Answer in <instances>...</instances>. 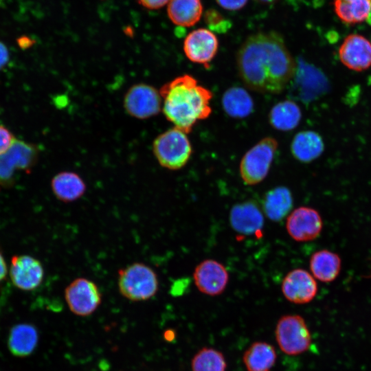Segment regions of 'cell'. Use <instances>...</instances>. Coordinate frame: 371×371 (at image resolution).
Listing matches in <instances>:
<instances>
[{"mask_svg": "<svg viewBox=\"0 0 371 371\" xmlns=\"http://www.w3.org/2000/svg\"><path fill=\"white\" fill-rule=\"evenodd\" d=\"M302 119L300 106L293 101L286 100L276 104L269 113V121L273 128L288 131L297 126Z\"/></svg>", "mask_w": 371, "mask_h": 371, "instance_id": "cell-24", "label": "cell"}, {"mask_svg": "<svg viewBox=\"0 0 371 371\" xmlns=\"http://www.w3.org/2000/svg\"><path fill=\"white\" fill-rule=\"evenodd\" d=\"M153 152L161 166L177 170L187 164L192 155V148L187 133L173 127L155 139Z\"/></svg>", "mask_w": 371, "mask_h": 371, "instance_id": "cell-4", "label": "cell"}, {"mask_svg": "<svg viewBox=\"0 0 371 371\" xmlns=\"http://www.w3.org/2000/svg\"><path fill=\"white\" fill-rule=\"evenodd\" d=\"M255 1L265 5H270L278 2L279 0H254Z\"/></svg>", "mask_w": 371, "mask_h": 371, "instance_id": "cell-35", "label": "cell"}, {"mask_svg": "<svg viewBox=\"0 0 371 371\" xmlns=\"http://www.w3.org/2000/svg\"><path fill=\"white\" fill-rule=\"evenodd\" d=\"M322 228L321 215L317 210L311 207H297L286 218V231L297 242L315 240L320 235Z\"/></svg>", "mask_w": 371, "mask_h": 371, "instance_id": "cell-10", "label": "cell"}, {"mask_svg": "<svg viewBox=\"0 0 371 371\" xmlns=\"http://www.w3.org/2000/svg\"><path fill=\"white\" fill-rule=\"evenodd\" d=\"M38 150L35 145L16 139L9 150L0 155V185L13 183L16 169L30 170L36 164Z\"/></svg>", "mask_w": 371, "mask_h": 371, "instance_id": "cell-8", "label": "cell"}, {"mask_svg": "<svg viewBox=\"0 0 371 371\" xmlns=\"http://www.w3.org/2000/svg\"><path fill=\"white\" fill-rule=\"evenodd\" d=\"M203 8L201 0H170L167 13L175 25L191 27L200 20Z\"/></svg>", "mask_w": 371, "mask_h": 371, "instance_id": "cell-21", "label": "cell"}, {"mask_svg": "<svg viewBox=\"0 0 371 371\" xmlns=\"http://www.w3.org/2000/svg\"><path fill=\"white\" fill-rule=\"evenodd\" d=\"M313 276L320 282L329 283L339 276L341 268L340 256L328 249H321L311 256L309 262Z\"/></svg>", "mask_w": 371, "mask_h": 371, "instance_id": "cell-20", "label": "cell"}, {"mask_svg": "<svg viewBox=\"0 0 371 371\" xmlns=\"http://www.w3.org/2000/svg\"><path fill=\"white\" fill-rule=\"evenodd\" d=\"M275 334L280 350L288 355H297L306 352L311 343L306 322L299 315L281 317L277 323Z\"/></svg>", "mask_w": 371, "mask_h": 371, "instance_id": "cell-6", "label": "cell"}, {"mask_svg": "<svg viewBox=\"0 0 371 371\" xmlns=\"http://www.w3.org/2000/svg\"><path fill=\"white\" fill-rule=\"evenodd\" d=\"M278 147L275 138L266 137L245 153L239 165L240 175L245 184L256 185L266 178Z\"/></svg>", "mask_w": 371, "mask_h": 371, "instance_id": "cell-5", "label": "cell"}, {"mask_svg": "<svg viewBox=\"0 0 371 371\" xmlns=\"http://www.w3.org/2000/svg\"><path fill=\"white\" fill-rule=\"evenodd\" d=\"M161 109L166 119L187 134L211 113L212 93L196 78L183 74L166 82L159 89Z\"/></svg>", "mask_w": 371, "mask_h": 371, "instance_id": "cell-2", "label": "cell"}, {"mask_svg": "<svg viewBox=\"0 0 371 371\" xmlns=\"http://www.w3.org/2000/svg\"><path fill=\"white\" fill-rule=\"evenodd\" d=\"M369 278H371V273H370V275L369 276Z\"/></svg>", "mask_w": 371, "mask_h": 371, "instance_id": "cell-36", "label": "cell"}, {"mask_svg": "<svg viewBox=\"0 0 371 371\" xmlns=\"http://www.w3.org/2000/svg\"><path fill=\"white\" fill-rule=\"evenodd\" d=\"M117 286L120 294L133 302L146 301L159 289L157 273L143 262H133L118 271Z\"/></svg>", "mask_w": 371, "mask_h": 371, "instance_id": "cell-3", "label": "cell"}, {"mask_svg": "<svg viewBox=\"0 0 371 371\" xmlns=\"http://www.w3.org/2000/svg\"><path fill=\"white\" fill-rule=\"evenodd\" d=\"M8 267L6 262L0 252V282H1L7 276Z\"/></svg>", "mask_w": 371, "mask_h": 371, "instance_id": "cell-33", "label": "cell"}, {"mask_svg": "<svg viewBox=\"0 0 371 371\" xmlns=\"http://www.w3.org/2000/svg\"><path fill=\"white\" fill-rule=\"evenodd\" d=\"M334 9L343 23L357 24L371 17V0H334Z\"/></svg>", "mask_w": 371, "mask_h": 371, "instance_id": "cell-26", "label": "cell"}, {"mask_svg": "<svg viewBox=\"0 0 371 371\" xmlns=\"http://www.w3.org/2000/svg\"><path fill=\"white\" fill-rule=\"evenodd\" d=\"M204 20L211 31L219 33L227 32L232 26L230 21L215 9H209L204 14Z\"/></svg>", "mask_w": 371, "mask_h": 371, "instance_id": "cell-28", "label": "cell"}, {"mask_svg": "<svg viewBox=\"0 0 371 371\" xmlns=\"http://www.w3.org/2000/svg\"><path fill=\"white\" fill-rule=\"evenodd\" d=\"M223 8L227 10H238L243 8L248 0H216Z\"/></svg>", "mask_w": 371, "mask_h": 371, "instance_id": "cell-30", "label": "cell"}, {"mask_svg": "<svg viewBox=\"0 0 371 371\" xmlns=\"http://www.w3.org/2000/svg\"><path fill=\"white\" fill-rule=\"evenodd\" d=\"M232 227L239 234L250 235L260 231L264 223L262 213L253 201L234 205L229 213Z\"/></svg>", "mask_w": 371, "mask_h": 371, "instance_id": "cell-16", "label": "cell"}, {"mask_svg": "<svg viewBox=\"0 0 371 371\" xmlns=\"http://www.w3.org/2000/svg\"><path fill=\"white\" fill-rule=\"evenodd\" d=\"M9 61V51L7 46L0 41V70L2 69Z\"/></svg>", "mask_w": 371, "mask_h": 371, "instance_id": "cell-32", "label": "cell"}, {"mask_svg": "<svg viewBox=\"0 0 371 371\" xmlns=\"http://www.w3.org/2000/svg\"><path fill=\"white\" fill-rule=\"evenodd\" d=\"M15 140L13 134L4 126L0 125V155L6 153Z\"/></svg>", "mask_w": 371, "mask_h": 371, "instance_id": "cell-29", "label": "cell"}, {"mask_svg": "<svg viewBox=\"0 0 371 371\" xmlns=\"http://www.w3.org/2000/svg\"><path fill=\"white\" fill-rule=\"evenodd\" d=\"M193 279L200 292L216 296L221 295L226 289L229 273L221 262L213 259H207L196 267Z\"/></svg>", "mask_w": 371, "mask_h": 371, "instance_id": "cell-13", "label": "cell"}, {"mask_svg": "<svg viewBox=\"0 0 371 371\" xmlns=\"http://www.w3.org/2000/svg\"><path fill=\"white\" fill-rule=\"evenodd\" d=\"M236 60L245 85L262 93H281L296 71V63L282 36L275 31L248 36L240 46Z\"/></svg>", "mask_w": 371, "mask_h": 371, "instance_id": "cell-1", "label": "cell"}, {"mask_svg": "<svg viewBox=\"0 0 371 371\" xmlns=\"http://www.w3.org/2000/svg\"><path fill=\"white\" fill-rule=\"evenodd\" d=\"M161 107L159 91L147 84L133 85L124 98L125 111L135 118L144 120L153 117L161 111Z\"/></svg>", "mask_w": 371, "mask_h": 371, "instance_id": "cell-9", "label": "cell"}, {"mask_svg": "<svg viewBox=\"0 0 371 371\" xmlns=\"http://www.w3.org/2000/svg\"><path fill=\"white\" fill-rule=\"evenodd\" d=\"M51 188L55 197L63 203L80 199L87 190L83 179L71 171H63L54 175L51 181Z\"/></svg>", "mask_w": 371, "mask_h": 371, "instance_id": "cell-17", "label": "cell"}, {"mask_svg": "<svg viewBox=\"0 0 371 371\" xmlns=\"http://www.w3.org/2000/svg\"><path fill=\"white\" fill-rule=\"evenodd\" d=\"M142 7L150 10H159L168 4L170 0H137Z\"/></svg>", "mask_w": 371, "mask_h": 371, "instance_id": "cell-31", "label": "cell"}, {"mask_svg": "<svg viewBox=\"0 0 371 371\" xmlns=\"http://www.w3.org/2000/svg\"><path fill=\"white\" fill-rule=\"evenodd\" d=\"M293 206L292 194L284 186H278L268 191L265 194L262 208L267 217L278 222L284 218Z\"/></svg>", "mask_w": 371, "mask_h": 371, "instance_id": "cell-22", "label": "cell"}, {"mask_svg": "<svg viewBox=\"0 0 371 371\" xmlns=\"http://www.w3.org/2000/svg\"><path fill=\"white\" fill-rule=\"evenodd\" d=\"M218 40L210 30L199 28L190 32L183 41V52L191 62L207 68L217 54Z\"/></svg>", "mask_w": 371, "mask_h": 371, "instance_id": "cell-12", "label": "cell"}, {"mask_svg": "<svg viewBox=\"0 0 371 371\" xmlns=\"http://www.w3.org/2000/svg\"><path fill=\"white\" fill-rule=\"evenodd\" d=\"M341 63L355 71H365L371 67V43L358 34L348 35L338 51Z\"/></svg>", "mask_w": 371, "mask_h": 371, "instance_id": "cell-15", "label": "cell"}, {"mask_svg": "<svg viewBox=\"0 0 371 371\" xmlns=\"http://www.w3.org/2000/svg\"><path fill=\"white\" fill-rule=\"evenodd\" d=\"M290 148L295 159L302 163H309L323 153L324 144L319 134L307 130L300 131L294 136Z\"/></svg>", "mask_w": 371, "mask_h": 371, "instance_id": "cell-18", "label": "cell"}, {"mask_svg": "<svg viewBox=\"0 0 371 371\" xmlns=\"http://www.w3.org/2000/svg\"><path fill=\"white\" fill-rule=\"evenodd\" d=\"M191 367L192 371H225L227 363L220 351L203 348L192 358Z\"/></svg>", "mask_w": 371, "mask_h": 371, "instance_id": "cell-27", "label": "cell"}, {"mask_svg": "<svg viewBox=\"0 0 371 371\" xmlns=\"http://www.w3.org/2000/svg\"><path fill=\"white\" fill-rule=\"evenodd\" d=\"M64 295L71 312L81 317L93 313L102 302L99 287L85 278H78L71 282L66 286Z\"/></svg>", "mask_w": 371, "mask_h": 371, "instance_id": "cell-7", "label": "cell"}, {"mask_svg": "<svg viewBox=\"0 0 371 371\" xmlns=\"http://www.w3.org/2000/svg\"><path fill=\"white\" fill-rule=\"evenodd\" d=\"M276 359L274 347L265 341L253 343L246 350L243 357L247 371H270Z\"/></svg>", "mask_w": 371, "mask_h": 371, "instance_id": "cell-23", "label": "cell"}, {"mask_svg": "<svg viewBox=\"0 0 371 371\" xmlns=\"http://www.w3.org/2000/svg\"><path fill=\"white\" fill-rule=\"evenodd\" d=\"M221 103L225 113L233 118H245L254 109L252 98L240 87H232L227 89L222 96Z\"/></svg>", "mask_w": 371, "mask_h": 371, "instance_id": "cell-25", "label": "cell"}, {"mask_svg": "<svg viewBox=\"0 0 371 371\" xmlns=\"http://www.w3.org/2000/svg\"><path fill=\"white\" fill-rule=\"evenodd\" d=\"M281 289L287 300L294 304H304L315 298L318 286L315 278L308 271L295 269L285 276Z\"/></svg>", "mask_w": 371, "mask_h": 371, "instance_id": "cell-14", "label": "cell"}, {"mask_svg": "<svg viewBox=\"0 0 371 371\" xmlns=\"http://www.w3.org/2000/svg\"><path fill=\"white\" fill-rule=\"evenodd\" d=\"M30 40L29 38H27L26 37H23V38H19V45L21 46V47H27V44H28L30 45Z\"/></svg>", "mask_w": 371, "mask_h": 371, "instance_id": "cell-34", "label": "cell"}, {"mask_svg": "<svg viewBox=\"0 0 371 371\" xmlns=\"http://www.w3.org/2000/svg\"><path fill=\"white\" fill-rule=\"evenodd\" d=\"M44 268L39 260L29 255L12 257L9 275L12 284L23 291L38 288L44 278Z\"/></svg>", "mask_w": 371, "mask_h": 371, "instance_id": "cell-11", "label": "cell"}, {"mask_svg": "<svg viewBox=\"0 0 371 371\" xmlns=\"http://www.w3.org/2000/svg\"><path fill=\"white\" fill-rule=\"evenodd\" d=\"M38 342V332L31 324H18L10 330L8 339V349L16 357L29 356L36 348Z\"/></svg>", "mask_w": 371, "mask_h": 371, "instance_id": "cell-19", "label": "cell"}]
</instances>
